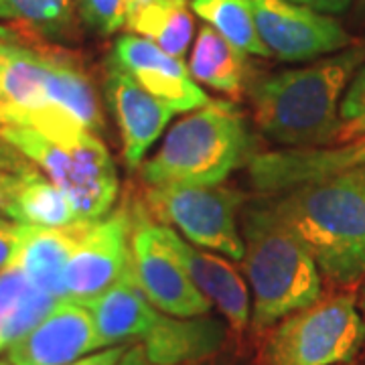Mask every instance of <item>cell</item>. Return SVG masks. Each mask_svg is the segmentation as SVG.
<instances>
[{
	"label": "cell",
	"mask_w": 365,
	"mask_h": 365,
	"mask_svg": "<svg viewBox=\"0 0 365 365\" xmlns=\"http://www.w3.org/2000/svg\"><path fill=\"white\" fill-rule=\"evenodd\" d=\"M2 126L33 128L61 146L106 128L96 88L76 55L13 25H0Z\"/></svg>",
	"instance_id": "cell-1"
},
{
	"label": "cell",
	"mask_w": 365,
	"mask_h": 365,
	"mask_svg": "<svg viewBox=\"0 0 365 365\" xmlns=\"http://www.w3.org/2000/svg\"><path fill=\"white\" fill-rule=\"evenodd\" d=\"M365 61V45L297 69L278 71L250 90L256 124L284 148H321L339 140L341 100L355 71Z\"/></svg>",
	"instance_id": "cell-2"
},
{
	"label": "cell",
	"mask_w": 365,
	"mask_h": 365,
	"mask_svg": "<svg viewBox=\"0 0 365 365\" xmlns=\"http://www.w3.org/2000/svg\"><path fill=\"white\" fill-rule=\"evenodd\" d=\"M274 195L272 207L299 235L327 280L339 287L365 280V169Z\"/></svg>",
	"instance_id": "cell-3"
},
{
	"label": "cell",
	"mask_w": 365,
	"mask_h": 365,
	"mask_svg": "<svg viewBox=\"0 0 365 365\" xmlns=\"http://www.w3.org/2000/svg\"><path fill=\"white\" fill-rule=\"evenodd\" d=\"M242 270L252 292L254 331H268L321 297V272L270 199L254 201L242 217Z\"/></svg>",
	"instance_id": "cell-4"
},
{
	"label": "cell",
	"mask_w": 365,
	"mask_h": 365,
	"mask_svg": "<svg viewBox=\"0 0 365 365\" xmlns=\"http://www.w3.org/2000/svg\"><path fill=\"white\" fill-rule=\"evenodd\" d=\"M252 157L244 116L234 104L211 100L173 124L157 153L138 169L148 187L220 185Z\"/></svg>",
	"instance_id": "cell-5"
},
{
	"label": "cell",
	"mask_w": 365,
	"mask_h": 365,
	"mask_svg": "<svg viewBox=\"0 0 365 365\" xmlns=\"http://www.w3.org/2000/svg\"><path fill=\"white\" fill-rule=\"evenodd\" d=\"M0 132L69 197L79 223L98 222L112 211L120 193V179L100 134L88 132L79 143L61 146L33 128L2 126Z\"/></svg>",
	"instance_id": "cell-6"
},
{
	"label": "cell",
	"mask_w": 365,
	"mask_h": 365,
	"mask_svg": "<svg viewBox=\"0 0 365 365\" xmlns=\"http://www.w3.org/2000/svg\"><path fill=\"white\" fill-rule=\"evenodd\" d=\"M264 365H347L365 343V321L351 292L319 297L268 329Z\"/></svg>",
	"instance_id": "cell-7"
},
{
	"label": "cell",
	"mask_w": 365,
	"mask_h": 365,
	"mask_svg": "<svg viewBox=\"0 0 365 365\" xmlns=\"http://www.w3.org/2000/svg\"><path fill=\"white\" fill-rule=\"evenodd\" d=\"M244 193L222 185H155L146 191V207L158 222L203 250L242 262L244 240L237 213Z\"/></svg>",
	"instance_id": "cell-8"
},
{
	"label": "cell",
	"mask_w": 365,
	"mask_h": 365,
	"mask_svg": "<svg viewBox=\"0 0 365 365\" xmlns=\"http://www.w3.org/2000/svg\"><path fill=\"white\" fill-rule=\"evenodd\" d=\"M252 6L262 43L278 61H317L353 45L349 31L335 16L290 0H252Z\"/></svg>",
	"instance_id": "cell-9"
},
{
	"label": "cell",
	"mask_w": 365,
	"mask_h": 365,
	"mask_svg": "<svg viewBox=\"0 0 365 365\" xmlns=\"http://www.w3.org/2000/svg\"><path fill=\"white\" fill-rule=\"evenodd\" d=\"M134 223L136 217L122 207L83 225L63 270L66 300L88 304L128 270Z\"/></svg>",
	"instance_id": "cell-10"
},
{
	"label": "cell",
	"mask_w": 365,
	"mask_h": 365,
	"mask_svg": "<svg viewBox=\"0 0 365 365\" xmlns=\"http://www.w3.org/2000/svg\"><path fill=\"white\" fill-rule=\"evenodd\" d=\"M130 270L144 297L160 313L170 317H201L211 311V302L199 292L179 256L160 235L158 223L143 217L134 223Z\"/></svg>",
	"instance_id": "cell-11"
},
{
	"label": "cell",
	"mask_w": 365,
	"mask_h": 365,
	"mask_svg": "<svg viewBox=\"0 0 365 365\" xmlns=\"http://www.w3.org/2000/svg\"><path fill=\"white\" fill-rule=\"evenodd\" d=\"M110 59L122 67L143 90L165 102L175 112H193L211 102L182 59L173 57L153 41L136 33L118 35Z\"/></svg>",
	"instance_id": "cell-12"
},
{
	"label": "cell",
	"mask_w": 365,
	"mask_h": 365,
	"mask_svg": "<svg viewBox=\"0 0 365 365\" xmlns=\"http://www.w3.org/2000/svg\"><path fill=\"white\" fill-rule=\"evenodd\" d=\"M102 349L90 309L73 300H57L51 311L4 351L14 365H67Z\"/></svg>",
	"instance_id": "cell-13"
},
{
	"label": "cell",
	"mask_w": 365,
	"mask_h": 365,
	"mask_svg": "<svg viewBox=\"0 0 365 365\" xmlns=\"http://www.w3.org/2000/svg\"><path fill=\"white\" fill-rule=\"evenodd\" d=\"M357 169H365V136L321 148H287L254 155L248 163V177L258 191L282 193Z\"/></svg>",
	"instance_id": "cell-14"
},
{
	"label": "cell",
	"mask_w": 365,
	"mask_h": 365,
	"mask_svg": "<svg viewBox=\"0 0 365 365\" xmlns=\"http://www.w3.org/2000/svg\"><path fill=\"white\" fill-rule=\"evenodd\" d=\"M158 230L170 250L179 256L193 284L211 307L222 313L227 327L237 333L246 331L252 319V294L246 276H242L234 262L217 252H205L191 244L165 223H158Z\"/></svg>",
	"instance_id": "cell-15"
},
{
	"label": "cell",
	"mask_w": 365,
	"mask_h": 365,
	"mask_svg": "<svg viewBox=\"0 0 365 365\" xmlns=\"http://www.w3.org/2000/svg\"><path fill=\"white\" fill-rule=\"evenodd\" d=\"M104 91L120 132L124 160L132 169H138L144 155H148L165 132L175 110L143 90L112 59L106 63Z\"/></svg>",
	"instance_id": "cell-16"
},
{
	"label": "cell",
	"mask_w": 365,
	"mask_h": 365,
	"mask_svg": "<svg viewBox=\"0 0 365 365\" xmlns=\"http://www.w3.org/2000/svg\"><path fill=\"white\" fill-rule=\"evenodd\" d=\"M227 327L213 317H170L160 313L140 343L155 365H197L222 351Z\"/></svg>",
	"instance_id": "cell-17"
},
{
	"label": "cell",
	"mask_w": 365,
	"mask_h": 365,
	"mask_svg": "<svg viewBox=\"0 0 365 365\" xmlns=\"http://www.w3.org/2000/svg\"><path fill=\"white\" fill-rule=\"evenodd\" d=\"M86 307L90 309L102 349L143 341L160 317V311L150 304L136 284L130 266L112 287Z\"/></svg>",
	"instance_id": "cell-18"
},
{
	"label": "cell",
	"mask_w": 365,
	"mask_h": 365,
	"mask_svg": "<svg viewBox=\"0 0 365 365\" xmlns=\"http://www.w3.org/2000/svg\"><path fill=\"white\" fill-rule=\"evenodd\" d=\"M86 223H73L67 227H39L21 225V242L14 256L26 280L53 299H66L63 270L79 242ZM11 264V266H13Z\"/></svg>",
	"instance_id": "cell-19"
},
{
	"label": "cell",
	"mask_w": 365,
	"mask_h": 365,
	"mask_svg": "<svg viewBox=\"0 0 365 365\" xmlns=\"http://www.w3.org/2000/svg\"><path fill=\"white\" fill-rule=\"evenodd\" d=\"M2 213L21 225L67 227L79 223L69 197L35 165L11 175Z\"/></svg>",
	"instance_id": "cell-20"
},
{
	"label": "cell",
	"mask_w": 365,
	"mask_h": 365,
	"mask_svg": "<svg viewBox=\"0 0 365 365\" xmlns=\"http://www.w3.org/2000/svg\"><path fill=\"white\" fill-rule=\"evenodd\" d=\"M57 302L51 294L33 287L19 266L0 272V353L39 323Z\"/></svg>",
	"instance_id": "cell-21"
},
{
	"label": "cell",
	"mask_w": 365,
	"mask_h": 365,
	"mask_svg": "<svg viewBox=\"0 0 365 365\" xmlns=\"http://www.w3.org/2000/svg\"><path fill=\"white\" fill-rule=\"evenodd\" d=\"M189 71L197 83L237 96L246 78V53L213 29L201 26L189 55Z\"/></svg>",
	"instance_id": "cell-22"
},
{
	"label": "cell",
	"mask_w": 365,
	"mask_h": 365,
	"mask_svg": "<svg viewBox=\"0 0 365 365\" xmlns=\"http://www.w3.org/2000/svg\"><path fill=\"white\" fill-rule=\"evenodd\" d=\"M126 29L150 39L163 51L182 59L193 41L195 19L181 0H155L126 21Z\"/></svg>",
	"instance_id": "cell-23"
},
{
	"label": "cell",
	"mask_w": 365,
	"mask_h": 365,
	"mask_svg": "<svg viewBox=\"0 0 365 365\" xmlns=\"http://www.w3.org/2000/svg\"><path fill=\"white\" fill-rule=\"evenodd\" d=\"M0 21L41 39L63 41L76 31V0H0Z\"/></svg>",
	"instance_id": "cell-24"
},
{
	"label": "cell",
	"mask_w": 365,
	"mask_h": 365,
	"mask_svg": "<svg viewBox=\"0 0 365 365\" xmlns=\"http://www.w3.org/2000/svg\"><path fill=\"white\" fill-rule=\"evenodd\" d=\"M191 9L237 49L258 57H270L256 26L252 0H193Z\"/></svg>",
	"instance_id": "cell-25"
},
{
	"label": "cell",
	"mask_w": 365,
	"mask_h": 365,
	"mask_svg": "<svg viewBox=\"0 0 365 365\" xmlns=\"http://www.w3.org/2000/svg\"><path fill=\"white\" fill-rule=\"evenodd\" d=\"M341 120L343 128L337 144L351 143L365 134V61L355 71L341 100Z\"/></svg>",
	"instance_id": "cell-26"
},
{
	"label": "cell",
	"mask_w": 365,
	"mask_h": 365,
	"mask_svg": "<svg viewBox=\"0 0 365 365\" xmlns=\"http://www.w3.org/2000/svg\"><path fill=\"white\" fill-rule=\"evenodd\" d=\"M78 11L83 25L104 37L126 26V0H78Z\"/></svg>",
	"instance_id": "cell-27"
},
{
	"label": "cell",
	"mask_w": 365,
	"mask_h": 365,
	"mask_svg": "<svg viewBox=\"0 0 365 365\" xmlns=\"http://www.w3.org/2000/svg\"><path fill=\"white\" fill-rule=\"evenodd\" d=\"M21 242V223L0 220V272L14 262Z\"/></svg>",
	"instance_id": "cell-28"
},
{
	"label": "cell",
	"mask_w": 365,
	"mask_h": 365,
	"mask_svg": "<svg viewBox=\"0 0 365 365\" xmlns=\"http://www.w3.org/2000/svg\"><path fill=\"white\" fill-rule=\"evenodd\" d=\"M31 165L33 163H29L0 132V170H4V173H19V170L26 169Z\"/></svg>",
	"instance_id": "cell-29"
},
{
	"label": "cell",
	"mask_w": 365,
	"mask_h": 365,
	"mask_svg": "<svg viewBox=\"0 0 365 365\" xmlns=\"http://www.w3.org/2000/svg\"><path fill=\"white\" fill-rule=\"evenodd\" d=\"M128 345H114V347H104L98 351H91L83 357H79L76 361L67 365H118L120 357L124 355Z\"/></svg>",
	"instance_id": "cell-30"
},
{
	"label": "cell",
	"mask_w": 365,
	"mask_h": 365,
	"mask_svg": "<svg viewBox=\"0 0 365 365\" xmlns=\"http://www.w3.org/2000/svg\"><path fill=\"white\" fill-rule=\"evenodd\" d=\"M290 2L300 4V6H307V9H313L317 13L337 16V14L347 13L355 0H290Z\"/></svg>",
	"instance_id": "cell-31"
},
{
	"label": "cell",
	"mask_w": 365,
	"mask_h": 365,
	"mask_svg": "<svg viewBox=\"0 0 365 365\" xmlns=\"http://www.w3.org/2000/svg\"><path fill=\"white\" fill-rule=\"evenodd\" d=\"M118 365H155V364H150V361H148V357L144 355L140 343H132V345L126 347V351H124V355L120 357ZM197 365H215V364H207V361H203V364H197Z\"/></svg>",
	"instance_id": "cell-32"
},
{
	"label": "cell",
	"mask_w": 365,
	"mask_h": 365,
	"mask_svg": "<svg viewBox=\"0 0 365 365\" xmlns=\"http://www.w3.org/2000/svg\"><path fill=\"white\" fill-rule=\"evenodd\" d=\"M353 23L365 29V0H355L353 2Z\"/></svg>",
	"instance_id": "cell-33"
},
{
	"label": "cell",
	"mask_w": 365,
	"mask_h": 365,
	"mask_svg": "<svg viewBox=\"0 0 365 365\" xmlns=\"http://www.w3.org/2000/svg\"><path fill=\"white\" fill-rule=\"evenodd\" d=\"M150 2H155V0H126V21L136 13H140Z\"/></svg>",
	"instance_id": "cell-34"
},
{
	"label": "cell",
	"mask_w": 365,
	"mask_h": 365,
	"mask_svg": "<svg viewBox=\"0 0 365 365\" xmlns=\"http://www.w3.org/2000/svg\"><path fill=\"white\" fill-rule=\"evenodd\" d=\"M11 175H13V173H4V170H0V211L4 209V203H6V193H9Z\"/></svg>",
	"instance_id": "cell-35"
},
{
	"label": "cell",
	"mask_w": 365,
	"mask_h": 365,
	"mask_svg": "<svg viewBox=\"0 0 365 365\" xmlns=\"http://www.w3.org/2000/svg\"><path fill=\"white\" fill-rule=\"evenodd\" d=\"M357 304H359V311L364 314V321H365V284L361 288V294H359V299H357Z\"/></svg>",
	"instance_id": "cell-36"
},
{
	"label": "cell",
	"mask_w": 365,
	"mask_h": 365,
	"mask_svg": "<svg viewBox=\"0 0 365 365\" xmlns=\"http://www.w3.org/2000/svg\"><path fill=\"white\" fill-rule=\"evenodd\" d=\"M0 365H14V364H11V361H9L6 357H2V359H0Z\"/></svg>",
	"instance_id": "cell-37"
},
{
	"label": "cell",
	"mask_w": 365,
	"mask_h": 365,
	"mask_svg": "<svg viewBox=\"0 0 365 365\" xmlns=\"http://www.w3.org/2000/svg\"><path fill=\"white\" fill-rule=\"evenodd\" d=\"M181 2H187V0H181Z\"/></svg>",
	"instance_id": "cell-38"
}]
</instances>
